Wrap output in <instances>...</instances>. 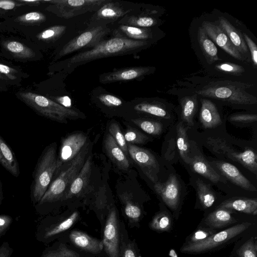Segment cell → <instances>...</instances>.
I'll list each match as a JSON object with an SVG mask.
<instances>
[{
  "label": "cell",
  "instance_id": "obj_1",
  "mask_svg": "<svg viewBox=\"0 0 257 257\" xmlns=\"http://www.w3.org/2000/svg\"><path fill=\"white\" fill-rule=\"evenodd\" d=\"M148 41H138L126 38L115 29L112 37L104 40L96 46L86 51L77 53L61 62V69L65 72L71 73L80 65L97 59L138 53L146 48Z\"/></svg>",
  "mask_w": 257,
  "mask_h": 257
},
{
  "label": "cell",
  "instance_id": "obj_2",
  "mask_svg": "<svg viewBox=\"0 0 257 257\" xmlns=\"http://www.w3.org/2000/svg\"><path fill=\"white\" fill-rule=\"evenodd\" d=\"M89 147V143H87L77 156L59 172L58 175L50 184L39 204L52 202L63 198L83 167Z\"/></svg>",
  "mask_w": 257,
  "mask_h": 257
},
{
  "label": "cell",
  "instance_id": "obj_3",
  "mask_svg": "<svg viewBox=\"0 0 257 257\" xmlns=\"http://www.w3.org/2000/svg\"><path fill=\"white\" fill-rule=\"evenodd\" d=\"M250 87L249 84L238 82L218 81L210 82L196 91V93L232 104H255L257 103L256 97L245 91L246 88Z\"/></svg>",
  "mask_w": 257,
  "mask_h": 257
},
{
  "label": "cell",
  "instance_id": "obj_4",
  "mask_svg": "<svg viewBox=\"0 0 257 257\" xmlns=\"http://www.w3.org/2000/svg\"><path fill=\"white\" fill-rule=\"evenodd\" d=\"M18 97L39 114L60 122L80 117L75 110L64 106L44 96L31 92H19Z\"/></svg>",
  "mask_w": 257,
  "mask_h": 257
},
{
  "label": "cell",
  "instance_id": "obj_5",
  "mask_svg": "<svg viewBox=\"0 0 257 257\" xmlns=\"http://www.w3.org/2000/svg\"><path fill=\"white\" fill-rule=\"evenodd\" d=\"M56 145L53 143L44 152L37 166L32 189L33 201L39 203L57 170Z\"/></svg>",
  "mask_w": 257,
  "mask_h": 257
},
{
  "label": "cell",
  "instance_id": "obj_6",
  "mask_svg": "<svg viewBox=\"0 0 257 257\" xmlns=\"http://www.w3.org/2000/svg\"><path fill=\"white\" fill-rule=\"evenodd\" d=\"M251 225V223L247 222L237 224L216 232L202 241L185 243L181 247L180 251L188 254H198L212 251L231 241Z\"/></svg>",
  "mask_w": 257,
  "mask_h": 257
},
{
  "label": "cell",
  "instance_id": "obj_7",
  "mask_svg": "<svg viewBox=\"0 0 257 257\" xmlns=\"http://www.w3.org/2000/svg\"><path fill=\"white\" fill-rule=\"evenodd\" d=\"M110 0H54L47 10L59 17L70 19L88 12H96Z\"/></svg>",
  "mask_w": 257,
  "mask_h": 257
},
{
  "label": "cell",
  "instance_id": "obj_8",
  "mask_svg": "<svg viewBox=\"0 0 257 257\" xmlns=\"http://www.w3.org/2000/svg\"><path fill=\"white\" fill-rule=\"evenodd\" d=\"M111 31L106 25H97L88 28L77 37L66 43L59 51L57 58H60L78 50L93 48L105 40Z\"/></svg>",
  "mask_w": 257,
  "mask_h": 257
},
{
  "label": "cell",
  "instance_id": "obj_9",
  "mask_svg": "<svg viewBox=\"0 0 257 257\" xmlns=\"http://www.w3.org/2000/svg\"><path fill=\"white\" fill-rule=\"evenodd\" d=\"M207 143L214 151L222 154L234 161L238 162L250 172L257 174V156L256 153L247 149L242 152H234L223 140L220 139L208 138Z\"/></svg>",
  "mask_w": 257,
  "mask_h": 257
},
{
  "label": "cell",
  "instance_id": "obj_10",
  "mask_svg": "<svg viewBox=\"0 0 257 257\" xmlns=\"http://www.w3.org/2000/svg\"><path fill=\"white\" fill-rule=\"evenodd\" d=\"M87 141V136L82 133L71 134L62 140L55 175L77 156Z\"/></svg>",
  "mask_w": 257,
  "mask_h": 257
},
{
  "label": "cell",
  "instance_id": "obj_11",
  "mask_svg": "<svg viewBox=\"0 0 257 257\" xmlns=\"http://www.w3.org/2000/svg\"><path fill=\"white\" fill-rule=\"evenodd\" d=\"M128 154L144 174L153 183L158 182L159 165L155 157L148 150L127 143Z\"/></svg>",
  "mask_w": 257,
  "mask_h": 257
},
{
  "label": "cell",
  "instance_id": "obj_12",
  "mask_svg": "<svg viewBox=\"0 0 257 257\" xmlns=\"http://www.w3.org/2000/svg\"><path fill=\"white\" fill-rule=\"evenodd\" d=\"M132 11L131 8H126L118 2L110 0L92 16L88 27L114 22L129 14Z\"/></svg>",
  "mask_w": 257,
  "mask_h": 257
},
{
  "label": "cell",
  "instance_id": "obj_13",
  "mask_svg": "<svg viewBox=\"0 0 257 257\" xmlns=\"http://www.w3.org/2000/svg\"><path fill=\"white\" fill-rule=\"evenodd\" d=\"M102 242L103 248L109 257H118L119 230L117 214L114 208L109 212Z\"/></svg>",
  "mask_w": 257,
  "mask_h": 257
},
{
  "label": "cell",
  "instance_id": "obj_14",
  "mask_svg": "<svg viewBox=\"0 0 257 257\" xmlns=\"http://www.w3.org/2000/svg\"><path fill=\"white\" fill-rule=\"evenodd\" d=\"M154 68L144 66L122 68L100 74L99 80L103 84L132 81L151 73Z\"/></svg>",
  "mask_w": 257,
  "mask_h": 257
},
{
  "label": "cell",
  "instance_id": "obj_15",
  "mask_svg": "<svg viewBox=\"0 0 257 257\" xmlns=\"http://www.w3.org/2000/svg\"><path fill=\"white\" fill-rule=\"evenodd\" d=\"M154 188L171 210L177 209L179 202L180 186L178 179L174 174H171L165 182H156Z\"/></svg>",
  "mask_w": 257,
  "mask_h": 257
},
{
  "label": "cell",
  "instance_id": "obj_16",
  "mask_svg": "<svg viewBox=\"0 0 257 257\" xmlns=\"http://www.w3.org/2000/svg\"><path fill=\"white\" fill-rule=\"evenodd\" d=\"M202 27L208 37L224 51L236 59L241 61L243 60L242 55L234 47L227 34L220 25L205 21L202 23Z\"/></svg>",
  "mask_w": 257,
  "mask_h": 257
},
{
  "label": "cell",
  "instance_id": "obj_17",
  "mask_svg": "<svg viewBox=\"0 0 257 257\" xmlns=\"http://www.w3.org/2000/svg\"><path fill=\"white\" fill-rule=\"evenodd\" d=\"M92 168V157L89 155L78 174L74 179L63 199H68L79 195L88 183Z\"/></svg>",
  "mask_w": 257,
  "mask_h": 257
},
{
  "label": "cell",
  "instance_id": "obj_18",
  "mask_svg": "<svg viewBox=\"0 0 257 257\" xmlns=\"http://www.w3.org/2000/svg\"><path fill=\"white\" fill-rule=\"evenodd\" d=\"M215 165L220 172L233 184L249 191H256V188L233 165L225 162H217Z\"/></svg>",
  "mask_w": 257,
  "mask_h": 257
},
{
  "label": "cell",
  "instance_id": "obj_19",
  "mask_svg": "<svg viewBox=\"0 0 257 257\" xmlns=\"http://www.w3.org/2000/svg\"><path fill=\"white\" fill-rule=\"evenodd\" d=\"M69 238L71 242L76 246L92 253H98L103 248L101 241L80 231H72L69 235Z\"/></svg>",
  "mask_w": 257,
  "mask_h": 257
},
{
  "label": "cell",
  "instance_id": "obj_20",
  "mask_svg": "<svg viewBox=\"0 0 257 257\" xmlns=\"http://www.w3.org/2000/svg\"><path fill=\"white\" fill-rule=\"evenodd\" d=\"M200 121L204 128H214L222 123V120L214 103L207 99H201Z\"/></svg>",
  "mask_w": 257,
  "mask_h": 257
},
{
  "label": "cell",
  "instance_id": "obj_21",
  "mask_svg": "<svg viewBox=\"0 0 257 257\" xmlns=\"http://www.w3.org/2000/svg\"><path fill=\"white\" fill-rule=\"evenodd\" d=\"M104 146L107 154L113 163L119 169L127 170L130 167L129 161L110 134H107L106 136Z\"/></svg>",
  "mask_w": 257,
  "mask_h": 257
},
{
  "label": "cell",
  "instance_id": "obj_22",
  "mask_svg": "<svg viewBox=\"0 0 257 257\" xmlns=\"http://www.w3.org/2000/svg\"><path fill=\"white\" fill-rule=\"evenodd\" d=\"M231 213L232 210L218 208L208 214L205 219V224L211 229L222 228L236 222Z\"/></svg>",
  "mask_w": 257,
  "mask_h": 257
},
{
  "label": "cell",
  "instance_id": "obj_23",
  "mask_svg": "<svg viewBox=\"0 0 257 257\" xmlns=\"http://www.w3.org/2000/svg\"><path fill=\"white\" fill-rule=\"evenodd\" d=\"M219 21L234 47L241 55L246 53L247 47L241 34L226 18L220 17Z\"/></svg>",
  "mask_w": 257,
  "mask_h": 257
},
{
  "label": "cell",
  "instance_id": "obj_24",
  "mask_svg": "<svg viewBox=\"0 0 257 257\" xmlns=\"http://www.w3.org/2000/svg\"><path fill=\"white\" fill-rule=\"evenodd\" d=\"M0 164L15 177L20 174L19 165L16 156L0 135Z\"/></svg>",
  "mask_w": 257,
  "mask_h": 257
},
{
  "label": "cell",
  "instance_id": "obj_25",
  "mask_svg": "<svg viewBox=\"0 0 257 257\" xmlns=\"http://www.w3.org/2000/svg\"><path fill=\"white\" fill-rule=\"evenodd\" d=\"M218 208L235 210L244 213L255 215L257 213V200L252 198H238L225 200Z\"/></svg>",
  "mask_w": 257,
  "mask_h": 257
},
{
  "label": "cell",
  "instance_id": "obj_26",
  "mask_svg": "<svg viewBox=\"0 0 257 257\" xmlns=\"http://www.w3.org/2000/svg\"><path fill=\"white\" fill-rule=\"evenodd\" d=\"M198 40L200 47L208 63H212L219 60L217 48L209 38L202 27L198 29Z\"/></svg>",
  "mask_w": 257,
  "mask_h": 257
},
{
  "label": "cell",
  "instance_id": "obj_27",
  "mask_svg": "<svg viewBox=\"0 0 257 257\" xmlns=\"http://www.w3.org/2000/svg\"><path fill=\"white\" fill-rule=\"evenodd\" d=\"M193 159L190 165L195 172L214 183H217L220 180V176L204 158L200 156H195Z\"/></svg>",
  "mask_w": 257,
  "mask_h": 257
},
{
  "label": "cell",
  "instance_id": "obj_28",
  "mask_svg": "<svg viewBox=\"0 0 257 257\" xmlns=\"http://www.w3.org/2000/svg\"><path fill=\"white\" fill-rule=\"evenodd\" d=\"M115 30L123 37L134 40L148 41L153 37V32L149 28L119 25Z\"/></svg>",
  "mask_w": 257,
  "mask_h": 257
},
{
  "label": "cell",
  "instance_id": "obj_29",
  "mask_svg": "<svg viewBox=\"0 0 257 257\" xmlns=\"http://www.w3.org/2000/svg\"><path fill=\"white\" fill-rule=\"evenodd\" d=\"M134 109L138 112L145 113L157 117L169 118V114L164 106L156 102L140 101L134 104Z\"/></svg>",
  "mask_w": 257,
  "mask_h": 257
},
{
  "label": "cell",
  "instance_id": "obj_30",
  "mask_svg": "<svg viewBox=\"0 0 257 257\" xmlns=\"http://www.w3.org/2000/svg\"><path fill=\"white\" fill-rule=\"evenodd\" d=\"M157 23L156 19L151 17L129 14L124 16L118 21L119 25L139 28H149L154 26Z\"/></svg>",
  "mask_w": 257,
  "mask_h": 257
},
{
  "label": "cell",
  "instance_id": "obj_31",
  "mask_svg": "<svg viewBox=\"0 0 257 257\" xmlns=\"http://www.w3.org/2000/svg\"><path fill=\"white\" fill-rule=\"evenodd\" d=\"M181 100L182 118L188 126H192L198 105L197 95L184 97Z\"/></svg>",
  "mask_w": 257,
  "mask_h": 257
},
{
  "label": "cell",
  "instance_id": "obj_32",
  "mask_svg": "<svg viewBox=\"0 0 257 257\" xmlns=\"http://www.w3.org/2000/svg\"><path fill=\"white\" fill-rule=\"evenodd\" d=\"M4 45L5 48L17 58L29 59L35 56L33 50L20 42L8 41L5 42Z\"/></svg>",
  "mask_w": 257,
  "mask_h": 257
},
{
  "label": "cell",
  "instance_id": "obj_33",
  "mask_svg": "<svg viewBox=\"0 0 257 257\" xmlns=\"http://www.w3.org/2000/svg\"><path fill=\"white\" fill-rule=\"evenodd\" d=\"M197 193L199 200L204 208L211 207L214 203L215 197L209 185L198 179L196 181Z\"/></svg>",
  "mask_w": 257,
  "mask_h": 257
},
{
  "label": "cell",
  "instance_id": "obj_34",
  "mask_svg": "<svg viewBox=\"0 0 257 257\" xmlns=\"http://www.w3.org/2000/svg\"><path fill=\"white\" fill-rule=\"evenodd\" d=\"M177 145L180 155L186 163H189V144L186 130L182 122L177 126Z\"/></svg>",
  "mask_w": 257,
  "mask_h": 257
},
{
  "label": "cell",
  "instance_id": "obj_35",
  "mask_svg": "<svg viewBox=\"0 0 257 257\" xmlns=\"http://www.w3.org/2000/svg\"><path fill=\"white\" fill-rule=\"evenodd\" d=\"M150 226L153 230L157 231L169 232L172 227V220L167 212H160L154 216Z\"/></svg>",
  "mask_w": 257,
  "mask_h": 257
},
{
  "label": "cell",
  "instance_id": "obj_36",
  "mask_svg": "<svg viewBox=\"0 0 257 257\" xmlns=\"http://www.w3.org/2000/svg\"><path fill=\"white\" fill-rule=\"evenodd\" d=\"M132 121L148 134L158 136L162 133L163 125L159 121L144 118L133 119Z\"/></svg>",
  "mask_w": 257,
  "mask_h": 257
},
{
  "label": "cell",
  "instance_id": "obj_37",
  "mask_svg": "<svg viewBox=\"0 0 257 257\" xmlns=\"http://www.w3.org/2000/svg\"><path fill=\"white\" fill-rule=\"evenodd\" d=\"M79 214L77 211L74 212L67 219L63 220L57 225L46 230L43 237L48 238L60 233L70 228L78 218Z\"/></svg>",
  "mask_w": 257,
  "mask_h": 257
},
{
  "label": "cell",
  "instance_id": "obj_38",
  "mask_svg": "<svg viewBox=\"0 0 257 257\" xmlns=\"http://www.w3.org/2000/svg\"><path fill=\"white\" fill-rule=\"evenodd\" d=\"M121 198L124 202V212L126 216L131 220H139L142 214L141 209L133 201L132 195L127 192H125L121 195Z\"/></svg>",
  "mask_w": 257,
  "mask_h": 257
},
{
  "label": "cell",
  "instance_id": "obj_39",
  "mask_svg": "<svg viewBox=\"0 0 257 257\" xmlns=\"http://www.w3.org/2000/svg\"><path fill=\"white\" fill-rule=\"evenodd\" d=\"M66 30V26L56 25L40 32L36 37L40 41L51 42L61 37L65 33Z\"/></svg>",
  "mask_w": 257,
  "mask_h": 257
},
{
  "label": "cell",
  "instance_id": "obj_40",
  "mask_svg": "<svg viewBox=\"0 0 257 257\" xmlns=\"http://www.w3.org/2000/svg\"><path fill=\"white\" fill-rule=\"evenodd\" d=\"M46 21V16L39 12H32L17 17L15 21L22 25H35Z\"/></svg>",
  "mask_w": 257,
  "mask_h": 257
},
{
  "label": "cell",
  "instance_id": "obj_41",
  "mask_svg": "<svg viewBox=\"0 0 257 257\" xmlns=\"http://www.w3.org/2000/svg\"><path fill=\"white\" fill-rule=\"evenodd\" d=\"M239 257H257L256 237H251L241 245L237 250Z\"/></svg>",
  "mask_w": 257,
  "mask_h": 257
},
{
  "label": "cell",
  "instance_id": "obj_42",
  "mask_svg": "<svg viewBox=\"0 0 257 257\" xmlns=\"http://www.w3.org/2000/svg\"><path fill=\"white\" fill-rule=\"evenodd\" d=\"M109 132L114 141L122 150L124 154L128 155L127 143L124 139L123 134L122 133L118 124L116 122L111 123L108 127Z\"/></svg>",
  "mask_w": 257,
  "mask_h": 257
},
{
  "label": "cell",
  "instance_id": "obj_43",
  "mask_svg": "<svg viewBox=\"0 0 257 257\" xmlns=\"http://www.w3.org/2000/svg\"><path fill=\"white\" fill-rule=\"evenodd\" d=\"M123 136L126 143L133 145L145 144L149 139L138 130L133 128H128Z\"/></svg>",
  "mask_w": 257,
  "mask_h": 257
},
{
  "label": "cell",
  "instance_id": "obj_44",
  "mask_svg": "<svg viewBox=\"0 0 257 257\" xmlns=\"http://www.w3.org/2000/svg\"><path fill=\"white\" fill-rule=\"evenodd\" d=\"M215 68L224 73L237 76L242 74L245 71L242 66L230 62L219 63L215 66Z\"/></svg>",
  "mask_w": 257,
  "mask_h": 257
},
{
  "label": "cell",
  "instance_id": "obj_45",
  "mask_svg": "<svg viewBox=\"0 0 257 257\" xmlns=\"http://www.w3.org/2000/svg\"><path fill=\"white\" fill-rule=\"evenodd\" d=\"M96 98L101 104L109 107H118L123 103L119 97L108 92L100 93Z\"/></svg>",
  "mask_w": 257,
  "mask_h": 257
},
{
  "label": "cell",
  "instance_id": "obj_46",
  "mask_svg": "<svg viewBox=\"0 0 257 257\" xmlns=\"http://www.w3.org/2000/svg\"><path fill=\"white\" fill-rule=\"evenodd\" d=\"M215 233L216 231L210 228H198L190 235L188 241H187L186 243H194L202 241Z\"/></svg>",
  "mask_w": 257,
  "mask_h": 257
},
{
  "label": "cell",
  "instance_id": "obj_47",
  "mask_svg": "<svg viewBox=\"0 0 257 257\" xmlns=\"http://www.w3.org/2000/svg\"><path fill=\"white\" fill-rule=\"evenodd\" d=\"M79 254L64 245H60L56 250H50L43 253L42 257H79Z\"/></svg>",
  "mask_w": 257,
  "mask_h": 257
},
{
  "label": "cell",
  "instance_id": "obj_48",
  "mask_svg": "<svg viewBox=\"0 0 257 257\" xmlns=\"http://www.w3.org/2000/svg\"><path fill=\"white\" fill-rule=\"evenodd\" d=\"M228 120L233 122H250L256 121L257 116L254 114L235 113L230 115Z\"/></svg>",
  "mask_w": 257,
  "mask_h": 257
},
{
  "label": "cell",
  "instance_id": "obj_49",
  "mask_svg": "<svg viewBox=\"0 0 257 257\" xmlns=\"http://www.w3.org/2000/svg\"><path fill=\"white\" fill-rule=\"evenodd\" d=\"M243 37L244 38V40L246 43V45L248 46L251 56V59L253 62V64L256 66L257 65V47L255 43L253 42V41L250 39V38L245 33H243Z\"/></svg>",
  "mask_w": 257,
  "mask_h": 257
},
{
  "label": "cell",
  "instance_id": "obj_50",
  "mask_svg": "<svg viewBox=\"0 0 257 257\" xmlns=\"http://www.w3.org/2000/svg\"><path fill=\"white\" fill-rule=\"evenodd\" d=\"M12 221V218L10 216L0 215V237L8 230Z\"/></svg>",
  "mask_w": 257,
  "mask_h": 257
},
{
  "label": "cell",
  "instance_id": "obj_51",
  "mask_svg": "<svg viewBox=\"0 0 257 257\" xmlns=\"http://www.w3.org/2000/svg\"><path fill=\"white\" fill-rule=\"evenodd\" d=\"M18 73L17 70L4 64H0V73L4 75L9 79L15 80L17 78L15 74Z\"/></svg>",
  "mask_w": 257,
  "mask_h": 257
},
{
  "label": "cell",
  "instance_id": "obj_52",
  "mask_svg": "<svg viewBox=\"0 0 257 257\" xmlns=\"http://www.w3.org/2000/svg\"><path fill=\"white\" fill-rule=\"evenodd\" d=\"M23 4L19 2L10 0H0V9L4 10H11Z\"/></svg>",
  "mask_w": 257,
  "mask_h": 257
},
{
  "label": "cell",
  "instance_id": "obj_53",
  "mask_svg": "<svg viewBox=\"0 0 257 257\" xmlns=\"http://www.w3.org/2000/svg\"><path fill=\"white\" fill-rule=\"evenodd\" d=\"M13 252V249L8 242H3L0 246V257H11Z\"/></svg>",
  "mask_w": 257,
  "mask_h": 257
},
{
  "label": "cell",
  "instance_id": "obj_54",
  "mask_svg": "<svg viewBox=\"0 0 257 257\" xmlns=\"http://www.w3.org/2000/svg\"><path fill=\"white\" fill-rule=\"evenodd\" d=\"M18 2L22 3L23 5H28L30 6H36L40 4L41 1L38 0H18Z\"/></svg>",
  "mask_w": 257,
  "mask_h": 257
},
{
  "label": "cell",
  "instance_id": "obj_55",
  "mask_svg": "<svg viewBox=\"0 0 257 257\" xmlns=\"http://www.w3.org/2000/svg\"><path fill=\"white\" fill-rule=\"evenodd\" d=\"M124 257H137L135 252L131 248H126L124 252Z\"/></svg>",
  "mask_w": 257,
  "mask_h": 257
},
{
  "label": "cell",
  "instance_id": "obj_56",
  "mask_svg": "<svg viewBox=\"0 0 257 257\" xmlns=\"http://www.w3.org/2000/svg\"><path fill=\"white\" fill-rule=\"evenodd\" d=\"M0 79L9 80L8 77H7L6 76H5L4 75H3L1 73H0Z\"/></svg>",
  "mask_w": 257,
  "mask_h": 257
},
{
  "label": "cell",
  "instance_id": "obj_57",
  "mask_svg": "<svg viewBox=\"0 0 257 257\" xmlns=\"http://www.w3.org/2000/svg\"><path fill=\"white\" fill-rule=\"evenodd\" d=\"M2 198H3L2 191L1 187L0 186V202L2 201Z\"/></svg>",
  "mask_w": 257,
  "mask_h": 257
}]
</instances>
